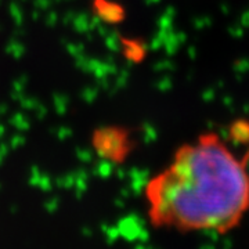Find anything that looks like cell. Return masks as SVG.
I'll use <instances>...</instances> for the list:
<instances>
[{"mask_svg": "<svg viewBox=\"0 0 249 249\" xmlns=\"http://www.w3.org/2000/svg\"><path fill=\"white\" fill-rule=\"evenodd\" d=\"M248 155L240 157L217 132L181 144L145 184L150 222L181 232L238 227L249 212Z\"/></svg>", "mask_w": 249, "mask_h": 249, "instance_id": "cell-1", "label": "cell"}]
</instances>
